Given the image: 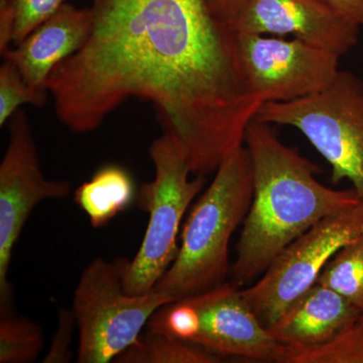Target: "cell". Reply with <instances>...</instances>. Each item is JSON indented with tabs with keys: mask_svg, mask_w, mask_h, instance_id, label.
<instances>
[{
	"mask_svg": "<svg viewBox=\"0 0 363 363\" xmlns=\"http://www.w3.org/2000/svg\"><path fill=\"white\" fill-rule=\"evenodd\" d=\"M91 26L90 7L78 9L63 4L54 16L2 57L16 64L28 85L47 89L45 82L52 70L82 48Z\"/></svg>",
	"mask_w": 363,
	"mask_h": 363,
	"instance_id": "cell-12",
	"label": "cell"
},
{
	"mask_svg": "<svg viewBox=\"0 0 363 363\" xmlns=\"http://www.w3.org/2000/svg\"><path fill=\"white\" fill-rule=\"evenodd\" d=\"M255 119L300 130L330 164L332 182H350L363 201L362 78L340 70L320 92L292 101L262 104Z\"/></svg>",
	"mask_w": 363,
	"mask_h": 363,
	"instance_id": "cell-6",
	"label": "cell"
},
{
	"mask_svg": "<svg viewBox=\"0 0 363 363\" xmlns=\"http://www.w3.org/2000/svg\"><path fill=\"white\" fill-rule=\"evenodd\" d=\"M76 318L73 309L59 311L58 328L52 338L51 346L43 362L45 363H67L73 359L71 350Z\"/></svg>",
	"mask_w": 363,
	"mask_h": 363,
	"instance_id": "cell-22",
	"label": "cell"
},
{
	"mask_svg": "<svg viewBox=\"0 0 363 363\" xmlns=\"http://www.w3.org/2000/svg\"><path fill=\"white\" fill-rule=\"evenodd\" d=\"M155 178L138 192V206L149 213L140 250L126 269L124 289L130 295L152 292L179 252L182 219L204 187V177L192 173L183 147L164 133L150 147Z\"/></svg>",
	"mask_w": 363,
	"mask_h": 363,
	"instance_id": "cell-5",
	"label": "cell"
},
{
	"mask_svg": "<svg viewBox=\"0 0 363 363\" xmlns=\"http://www.w3.org/2000/svg\"><path fill=\"white\" fill-rule=\"evenodd\" d=\"M252 194V161L243 145L222 162L191 210L178 255L154 290L181 300L223 284L230 272L229 243L247 216Z\"/></svg>",
	"mask_w": 363,
	"mask_h": 363,
	"instance_id": "cell-3",
	"label": "cell"
},
{
	"mask_svg": "<svg viewBox=\"0 0 363 363\" xmlns=\"http://www.w3.org/2000/svg\"><path fill=\"white\" fill-rule=\"evenodd\" d=\"M9 2H11V0H0V9L6 7Z\"/></svg>",
	"mask_w": 363,
	"mask_h": 363,
	"instance_id": "cell-25",
	"label": "cell"
},
{
	"mask_svg": "<svg viewBox=\"0 0 363 363\" xmlns=\"http://www.w3.org/2000/svg\"><path fill=\"white\" fill-rule=\"evenodd\" d=\"M359 315L340 294L315 284L267 328L283 345L314 347L328 342Z\"/></svg>",
	"mask_w": 363,
	"mask_h": 363,
	"instance_id": "cell-13",
	"label": "cell"
},
{
	"mask_svg": "<svg viewBox=\"0 0 363 363\" xmlns=\"http://www.w3.org/2000/svg\"><path fill=\"white\" fill-rule=\"evenodd\" d=\"M200 317L193 343L219 357H240L281 363L283 344L260 321L240 286L224 281L211 290L187 297Z\"/></svg>",
	"mask_w": 363,
	"mask_h": 363,
	"instance_id": "cell-10",
	"label": "cell"
},
{
	"mask_svg": "<svg viewBox=\"0 0 363 363\" xmlns=\"http://www.w3.org/2000/svg\"><path fill=\"white\" fill-rule=\"evenodd\" d=\"M9 138L0 162V310L9 314L13 289L9 271L13 248L28 217L45 200L64 199L71 184L50 180L40 169L39 154L32 126L23 111L9 121Z\"/></svg>",
	"mask_w": 363,
	"mask_h": 363,
	"instance_id": "cell-8",
	"label": "cell"
},
{
	"mask_svg": "<svg viewBox=\"0 0 363 363\" xmlns=\"http://www.w3.org/2000/svg\"><path fill=\"white\" fill-rule=\"evenodd\" d=\"M130 260L97 257L79 279L73 312L79 331L77 362L108 363L138 342L152 315L176 302L169 294L130 295L124 289Z\"/></svg>",
	"mask_w": 363,
	"mask_h": 363,
	"instance_id": "cell-4",
	"label": "cell"
},
{
	"mask_svg": "<svg viewBox=\"0 0 363 363\" xmlns=\"http://www.w3.org/2000/svg\"><path fill=\"white\" fill-rule=\"evenodd\" d=\"M248 0H207L210 11L217 20L229 25Z\"/></svg>",
	"mask_w": 363,
	"mask_h": 363,
	"instance_id": "cell-23",
	"label": "cell"
},
{
	"mask_svg": "<svg viewBox=\"0 0 363 363\" xmlns=\"http://www.w3.org/2000/svg\"><path fill=\"white\" fill-rule=\"evenodd\" d=\"M138 198L130 172L116 164L102 166L74 193V201L87 215L91 225L101 228L123 213Z\"/></svg>",
	"mask_w": 363,
	"mask_h": 363,
	"instance_id": "cell-14",
	"label": "cell"
},
{
	"mask_svg": "<svg viewBox=\"0 0 363 363\" xmlns=\"http://www.w3.org/2000/svg\"><path fill=\"white\" fill-rule=\"evenodd\" d=\"M85 44L45 82L61 123L97 130L130 98L152 102L192 173L243 147L262 102L248 89L228 25L207 0H93Z\"/></svg>",
	"mask_w": 363,
	"mask_h": 363,
	"instance_id": "cell-1",
	"label": "cell"
},
{
	"mask_svg": "<svg viewBox=\"0 0 363 363\" xmlns=\"http://www.w3.org/2000/svg\"><path fill=\"white\" fill-rule=\"evenodd\" d=\"M363 231V201L322 219L272 259L262 279L241 294L267 327L318 278L336 252Z\"/></svg>",
	"mask_w": 363,
	"mask_h": 363,
	"instance_id": "cell-7",
	"label": "cell"
},
{
	"mask_svg": "<svg viewBox=\"0 0 363 363\" xmlns=\"http://www.w3.org/2000/svg\"><path fill=\"white\" fill-rule=\"evenodd\" d=\"M147 326V332L193 343L200 329L199 313L188 298H181L157 310Z\"/></svg>",
	"mask_w": 363,
	"mask_h": 363,
	"instance_id": "cell-20",
	"label": "cell"
},
{
	"mask_svg": "<svg viewBox=\"0 0 363 363\" xmlns=\"http://www.w3.org/2000/svg\"><path fill=\"white\" fill-rule=\"evenodd\" d=\"M65 0H11L14 16L13 45L20 44L33 30L49 20Z\"/></svg>",
	"mask_w": 363,
	"mask_h": 363,
	"instance_id": "cell-21",
	"label": "cell"
},
{
	"mask_svg": "<svg viewBox=\"0 0 363 363\" xmlns=\"http://www.w3.org/2000/svg\"><path fill=\"white\" fill-rule=\"evenodd\" d=\"M228 26L234 33L293 35L340 57L357 44L360 28L324 0H248Z\"/></svg>",
	"mask_w": 363,
	"mask_h": 363,
	"instance_id": "cell-11",
	"label": "cell"
},
{
	"mask_svg": "<svg viewBox=\"0 0 363 363\" xmlns=\"http://www.w3.org/2000/svg\"><path fill=\"white\" fill-rule=\"evenodd\" d=\"M316 284L340 294L363 314V231L334 255Z\"/></svg>",
	"mask_w": 363,
	"mask_h": 363,
	"instance_id": "cell-16",
	"label": "cell"
},
{
	"mask_svg": "<svg viewBox=\"0 0 363 363\" xmlns=\"http://www.w3.org/2000/svg\"><path fill=\"white\" fill-rule=\"evenodd\" d=\"M48 92L47 89L28 85L16 64L4 59L0 66V126L6 125L21 105L44 106Z\"/></svg>",
	"mask_w": 363,
	"mask_h": 363,
	"instance_id": "cell-19",
	"label": "cell"
},
{
	"mask_svg": "<svg viewBox=\"0 0 363 363\" xmlns=\"http://www.w3.org/2000/svg\"><path fill=\"white\" fill-rule=\"evenodd\" d=\"M281 363H363V314L321 345H284Z\"/></svg>",
	"mask_w": 363,
	"mask_h": 363,
	"instance_id": "cell-17",
	"label": "cell"
},
{
	"mask_svg": "<svg viewBox=\"0 0 363 363\" xmlns=\"http://www.w3.org/2000/svg\"><path fill=\"white\" fill-rule=\"evenodd\" d=\"M221 357L212 351L171 337L147 332L116 358L118 363H217Z\"/></svg>",
	"mask_w": 363,
	"mask_h": 363,
	"instance_id": "cell-15",
	"label": "cell"
},
{
	"mask_svg": "<svg viewBox=\"0 0 363 363\" xmlns=\"http://www.w3.org/2000/svg\"><path fill=\"white\" fill-rule=\"evenodd\" d=\"M44 347L39 324L28 317L1 315L0 320V363H32Z\"/></svg>",
	"mask_w": 363,
	"mask_h": 363,
	"instance_id": "cell-18",
	"label": "cell"
},
{
	"mask_svg": "<svg viewBox=\"0 0 363 363\" xmlns=\"http://www.w3.org/2000/svg\"><path fill=\"white\" fill-rule=\"evenodd\" d=\"M234 37L243 78L262 104L315 94L340 71V56L304 40L248 33Z\"/></svg>",
	"mask_w": 363,
	"mask_h": 363,
	"instance_id": "cell-9",
	"label": "cell"
},
{
	"mask_svg": "<svg viewBox=\"0 0 363 363\" xmlns=\"http://www.w3.org/2000/svg\"><path fill=\"white\" fill-rule=\"evenodd\" d=\"M252 167V204L230 267L238 286L264 274L272 259L322 219L357 206L354 189L334 190L317 180L319 168L255 119L245 136Z\"/></svg>",
	"mask_w": 363,
	"mask_h": 363,
	"instance_id": "cell-2",
	"label": "cell"
},
{
	"mask_svg": "<svg viewBox=\"0 0 363 363\" xmlns=\"http://www.w3.org/2000/svg\"><path fill=\"white\" fill-rule=\"evenodd\" d=\"M339 14L363 28V0H324Z\"/></svg>",
	"mask_w": 363,
	"mask_h": 363,
	"instance_id": "cell-24",
	"label": "cell"
}]
</instances>
